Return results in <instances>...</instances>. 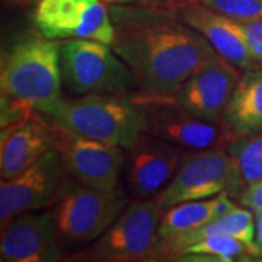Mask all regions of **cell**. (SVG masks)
<instances>
[{"label": "cell", "mask_w": 262, "mask_h": 262, "mask_svg": "<svg viewBox=\"0 0 262 262\" xmlns=\"http://www.w3.org/2000/svg\"><path fill=\"white\" fill-rule=\"evenodd\" d=\"M163 210L155 198L134 200L120 217L88 249L73 259L137 262L160 259L159 225Z\"/></svg>", "instance_id": "5"}, {"label": "cell", "mask_w": 262, "mask_h": 262, "mask_svg": "<svg viewBox=\"0 0 262 262\" xmlns=\"http://www.w3.org/2000/svg\"><path fill=\"white\" fill-rule=\"evenodd\" d=\"M220 127L225 146L244 137L262 134V66H253L241 73Z\"/></svg>", "instance_id": "17"}, {"label": "cell", "mask_w": 262, "mask_h": 262, "mask_svg": "<svg viewBox=\"0 0 262 262\" xmlns=\"http://www.w3.org/2000/svg\"><path fill=\"white\" fill-rule=\"evenodd\" d=\"M188 153L185 149L141 131L128 149L122 169L125 188L134 200H150L175 177Z\"/></svg>", "instance_id": "10"}, {"label": "cell", "mask_w": 262, "mask_h": 262, "mask_svg": "<svg viewBox=\"0 0 262 262\" xmlns=\"http://www.w3.org/2000/svg\"><path fill=\"white\" fill-rule=\"evenodd\" d=\"M110 47L83 38H72L60 44L61 80L69 92L77 95L139 92L130 67Z\"/></svg>", "instance_id": "6"}, {"label": "cell", "mask_w": 262, "mask_h": 262, "mask_svg": "<svg viewBox=\"0 0 262 262\" xmlns=\"http://www.w3.org/2000/svg\"><path fill=\"white\" fill-rule=\"evenodd\" d=\"M113 48L130 67L139 94L170 98L200 67L220 56L195 29L153 3H110Z\"/></svg>", "instance_id": "1"}, {"label": "cell", "mask_w": 262, "mask_h": 262, "mask_svg": "<svg viewBox=\"0 0 262 262\" xmlns=\"http://www.w3.org/2000/svg\"><path fill=\"white\" fill-rule=\"evenodd\" d=\"M38 0H34V3H37ZM106 3H141L144 0H105Z\"/></svg>", "instance_id": "27"}, {"label": "cell", "mask_w": 262, "mask_h": 262, "mask_svg": "<svg viewBox=\"0 0 262 262\" xmlns=\"http://www.w3.org/2000/svg\"><path fill=\"white\" fill-rule=\"evenodd\" d=\"M53 136L54 149L60 155L67 177L99 191L120 187L125 149L79 136L56 124H53Z\"/></svg>", "instance_id": "8"}, {"label": "cell", "mask_w": 262, "mask_h": 262, "mask_svg": "<svg viewBox=\"0 0 262 262\" xmlns=\"http://www.w3.org/2000/svg\"><path fill=\"white\" fill-rule=\"evenodd\" d=\"M236 24L242 31V35L248 44L249 51L252 53L253 58L259 64H262V19L246 20V22L236 20Z\"/></svg>", "instance_id": "23"}, {"label": "cell", "mask_w": 262, "mask_h": 262, "mask_svg": "<svg viewBox=\"0 0 262 262\" xmlns=\"http://www.w3.org/2000/svg\"><path fill=\"white\" fill-rule=\"evenodd\" d=\"M47 120L92 140L128 149L144 131V108L134 94H89L64 98Z\"/></svg>", "instance_id": "2"}, {"label": "cell", "mask_w": 262, "mask_h": 262, "mask_svg": "<svg viewBox=\"0 0 262 262\" xmlns=\"http://www.w3.org/2000/svg\"><path fill=\"white\" fill-rule=\"evenodd\" d=\"M204 6L233 20L262 19V0H200Z\"/></svg>", "instance_id": "22"}, {"label": "cell", "mask_w": 262, "mask_h": 262, "mask_svg": "<svg viewBox=\"0 0 262 262\" xmlns=\"http://www.w3.org/2000/svg\"><path fill=\"white\" fill-rule=\"evenodd\" d=\"M255 256L252 249L242 241L227 234H213L188 246L175 259L182 261H249Z\"/></svg>", "instance_id": "20"}, {"label": "cell", "mask_w": 262, "mask_h": 262, "mask_svg": "<svg viewBox=\"0 0 262 262\" xmlns=\"http://www.w3.org/2000/svg\"><path fill=\"white\" fill-rule=\"evenodd\" d=\"M60 237L48 211H32L13 217L2 227L0 259L3 262H54L60 259Z\"/></svg>", "instance_id": "15"}, {"label": "cell", "mask_w": 262, "mask_h": 262, "mask_svg": "<svg viewBox=\"0 0 262 262\" xmlns=\"http://www.w3.org/2000/svg\"><path fill=\"white\" fill-rule=\"evenodd\" d=\"M241 204L246 208H249L252 213H256L262 210V179L253 184L251 187L244 189V192L237 198Z\"/></svg>", "instance_id": "24"}, {"label": "cell", "mask_w": 262, "mask_h": 262, "mask_svg": "<svg viewBox=\"0 0 262 262\" xmlns=\"http://www.w3.org/2000/svg\"><path fill=\"white\" fill-rule=\"evenodd\" d=\"M237 169L242 192L262 179V134L244 137L225 146ZM241 196V195H239Z\"/></svg>", "instance_id": "21"}, {"label": "cell", "mask_w": 262, "mask_h": 262, "mask_svg": "<svg viewBox=\"0 0 262 262\" xmlns=\"http://www.w3.org/2000/svg\"><path fill=\"white\" fill-rule=\"evenodd\" d=\"M34 22L50 39L83 38L113 46L115 27L105 0H38Z\"/></svg>", "instance_id": "9"}, {"label": "cell", "mask_w": 262, "mask_h": 262, "mask_svg": "<svg viewBox=\"0 0 262 262\" xmlns=\"http://www.w3.org/2000/svg\"><path fill=\"white\" fill-rule=\"evenodd\" d=\"M173 13L196 32H200L220 56L237 69L246 70L258 64L249 51L242 31L236 20L204 6L201 2H172V0H144Z\"/></svg>", "instance_id": "13"}, {"label": "cell", "mask_w": 262, "mask_h": 262, "mask_svg": "<svg viewBox=\"0 0 262 262\" xmlns=\"http://www.w3.org/2000/svg\"><path fill=\"white\" fill-rule=\"evenodd\" d=\"M39 115V113H31L27 118L2 128V179L15 178L50 150L54 149L53 124Z\"/></svg>", "instance_id": "16"}, {"label": "cell", "mask_w": 262, "mask_h": 262, "mask_svg": "<svg viewBox=\"0 0 262 262\" xmlns=\"http://www.w3.org/2000/svg\"><path fill=\"white\" fill-rule=\"evenodd\" d=\"M220 192L239 198L242 184L225 147H214L189 151L175 177L155 200L162 210H166L184 201L211 198Z\"/></svg>", "instance_id": "7"}, {"label": "cell", "mask_w": 262, "mask_h": 262, "mask_svg": "<svg viewBox=\"0 0 262 262\" xmlns=\"http://www.w3.org/2000/svg\"><path fill=\"white\" fill-rule=\"evenodd\" d=\"M3 3L8 6H24L28 3H34V0H3Z\"/></svg>", "instance_id": "26"}, {"label": "cell", "mask_w": 262, "mask_h": 262, "mask_svg": "<svg viewBox=\"0 0 262 262\" xmlns=\"http://www.w3.org/2000/svg\"><path fill=\"white\" fill-rule=\"evenodd\" d=\"M239 70L226 58L217 56L189 76L170 99L196 117L220 125L241 77Z\"/></svg>", "instance_id": "14"}, {"label": "cell", "mask_w": 262, "mask_h": 262, "mask_svg": "<svg viewBox=\"0 0 262 262\" xmlns=\"http://www.w3.org/2000/svg\"><path fill=\"white\" fill-rule=\"evenodd\" d=\"M66 172L60 155L50 150L34 165L15 178L2 179L0 184V225L9 223L22 213L48 208L63 187Z\"/></svg>", "instance_id": "12"}, {"label": "cell", "mask_w": 262, "mask_h": 262, "mask_svg": "<svg viewBox=\"0 0 262 262\" xmlns=\"http://www.w3.org/2000/svg\"><path fill=\"white\" fill-rule=\"evenodd\" d=\"M172 2H200V0H172Z\"/></svg>", "instance_id": "28"}, {"label": "cell", "mask_w": 262, "mask_h": 262, "mask_svg": "<svg viewBox=\"0 0 262 262\" xmlns=\"http://www.w3.org/2000/svg\"><path fill=\"white\" fill-rule=\"evenodd\" d=\"M215 196L184 201L163 210L160 217L159 234L162 241L177 237L214 220Z\"/></svg>", "instance_id": "19"}, {"label": "cell", "mask_w": 262, "mask_h": 262, "mask_svg": "<svg viewBox=\"0 0 262 262\" xmlns=\"http://www.w3.org/2000/svg\"><path fill=\"white\" fill-rule=\"evenodd\" d=\"M128 206L121 187L99 191L66 175L64 184L50 208L61 244L84 245L101 237Z\"/></svg>", "instance_id": "4"}, {"label": "cell", "mask_w": 262, "mask_h": 262, "mask_svg": "<svg viewBox=\"0 0 262 262\" xmlns=\"http://www.w3.org/2000/svg\"><path fill=\"white\" fill-rule=\"evenodd\" d=\"M144 108V131L187 151L225 147L223 130L179 106L170 98L146 96L136 92Z\"/></svg>", "instance_id": "11"}, {"label": "cell", "mask_w": 262, "mask_h": 262, "mask_svg": "<svg viewBox=\"0 0 262 262\" xmlns=\"http://www.w3.org/2000/svg\"><path fill=\"white\" fill-rule=\"evenodd\" d=\"M255 233H256L255 214L249 208L237 206L230 213H227L220 219L211 220L206 225L200 226L187 233L179 234L177 237L162 241L160 242V259H169V258L175 259L179 253L187 249L188 246L194 245L207 236H213V234L233 236L248 245L255 253V256H259V252L255 245Z\"/></svg>", "instance_id": "18"}, {"label": "cell", "mask_w": 262, "mask_h": 262, "mask_svg": "<svg viewBox=\"0 0 262 262\" xmlns=\"http://www.w3.org/2000/svg\"><path fill=\"white\" fill-rule=\"evenodd\" d=\"M61 84L60 44L54 39H24L3 60L2 95L27 103L42 115H48L63 99Z\"/></svg>", "instance_id": "3"}, {"label": "cell", "mask_w": 262, "mask_h": 262, "mask_svg": "<svg viewBox=\"0 0 262 262\" xmlns=\"http://www.w3.org/2000/svg\"><path fill=\"white\" fill-rule=\"evenodd\" d=\"M255 214V225H256V233H255V245L259 252V258H262V210L253 213Z\"/></svg>", "instance_id": "25"}]
</instances>
